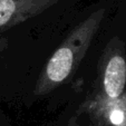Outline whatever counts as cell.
Segmentation results:
<instances>
[{"label":"cell","instance_id":"cell-3","mask_svg":"<svg viewBox=\"0 0 126 126\" xmlns=\"http://www.w3.org/2000/svg\"><path fill=\"white\" fill-rule=\"evenodd\" d=\"M67 0H0V31L40 16Z\"/></svg>","mask_w":126,"mask_h":126},{"label":"cell","instance_id":"cell-4","mask_svg":"<svg viewBox=\"0 0 126 126\" xmlns=\"http://www.w3.org/2000/svg\"><path fill=\"white\" fill-rule=\"evenodd\" d=\"M87 110L105 126H126V93L116 99L98 95L89 102Z\"/></svg>","mask_w":126,"mask_h":126},{"label":"cell","instance_id":"cell-5","mask_svg":"<svg viewBox=\"0 0 126 126\" xmlns=\"http://www.w3.org/2000/svg\"><path fill=\"white\" fill-rule=\"evenodd\" d=\"M7 46H8V40L0 36V55H1V52L7 48Z\"/></svg>","mask_w":126,"mask_h":126},{"label":"cell","instance_id":"cell-2","mask_svg":"<svg viewBox=\"0 0 126 126\" xmlns=\"http://www.w3.org/2000/svg\"><path fill=\"white\" fill-rule=\"evenodd\" d=\"M99 96L107 99H116L124 94L126 85V58L124 44L114 38L106 47L100 59Z\"/></svg>","mask_w":126,"mask_h":126},{"label":"cell","instance_id":"cell-1","mask_svg":"<svg viewBox=\"0 0 126 126\" xmlns=\"http://www.w3.org/2000/svg\"><path fill=\"white\" fill-rule=\"evenodd\" d=\"M106 8L99 7L77 25L49 58L35 87L37 96L56 89L75 73L104 19Z\"/></svg>","mask_w":126,"mask_h":126}]
</instances>
